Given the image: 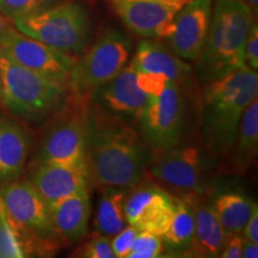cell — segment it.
Masks as SVG:
<instances>
[{"instance_id": "1", "label": "cell", "mask_w": 258, "mask_h": 258, "mask_svg": "<svg viewBox=\"0 0 258 258\" xmlns=\"http://www.w3.org/2000/svg\"><path fill=\"white\" fill-rule=\"evenodd\" d=\"M153 151L138 124L88 106L86 166L101 188L131 189L146 177Z\"/></svg>"}, {"instance_id": "2", "label": "cell", "mask_w": 258, "mask_h": 258, "mask_svg": "<svg viewBox=\"0 0 258 258\" xmlns=\"http://www.w3.org/2000/svg\"><path fill=\"white\" fill-rule=\"evenodd\" d=\"M257 96L258 73L246 67L203 85L201 134L209 152L228 156L241 116Z\"/></svg>"}, {"instance_id": "3", "label": "cell", "mask_w": 258, "mask_h": 258, "mask_svg": "<svg viewBox=\"0 0 258 258\" xmlns=\"http://www.w3.org/2000/svg\"><path fill=\"white\" fill-rule=\"evenodd\" d=\"M257 16L240 0H215L205 44L195 61L201 85L244 67V44Z\"/></svg>"}, {"instance_id": "4", "label": "cell", "mask_w": 258, "mask_h": 258, "mask_svg": "<svg viewBox=\"0 0 258 258\" xmlns=\"http://www.w3.org/2000/svg\"><path fill=\"white\" fill-rule=\"evenodd\" d=\"M3 104L16 117L47 121L70 95L69 84L25 69L0 49Z\"/></svg>"}, {"instance_id": "5", "label": "cell", "mask_w": 258, "mask_h": 258, "mask_svg": "<svg viewBox=\"0 0 258 258\" xmlns=\"http://www.w3.org/2000/svg\"><path fill=\"white\" fill-rule=\"evenodd\" d=\"M3 185L0 200L17 231L24 257L54 254L61 240L51 221L49 205L28 179Z\"/></svg>"}, {"instance_id": "6", "label": "cell", "mask_w": 258, "mask_h": 258, "mask_svg": "<svg viewBox=\"0 0 258 258\" xmlns=\"http://www.w3.org/2000/svg\"><path fill=\"white\" fill-rule=\"evenodd\" d=\"M19 32L72 56H80L91 41L92 24L85 5L76 0L12 21Z\"/></svg>"}, {"instance_id": "7", "label": "cell", "mask_w": 258, "mask_h": 258, "mask_svg": "<svg viewBox=\"0 0 258 258\" xmlns=\"http://www.w3.org/2000/svg\"><path fill=\"white\" fill-rule=\"evenodd\" d=\"M89 99L70 92L59 110L47 120L35 164L86 163Z\"/></svg>"}, {"instance_id": "8", "label": "cell", "mask_w": 258, "mask_h": 258, "mask_svg": "<svg viewBox=\"0 0 258 258\" xmlns=\"http://www.w3.org/2000/svg\"><path fill=\"white\" fill-rule=\"evenodd\" d=\"M133 41L123 31L109 28L78 56L69 77V89L88 98L98 86L110 80L129 62Z\"/></svg>"}, {"instance_id": "9", "label": "cell", "mask_w": 258, "mask_h": 258, "mask_svg": "<svg viewBox=\"0 0 258 258\" xmlns=\"http://www.w3.org/2000/svg\"><path fill=\"white\" fill-rule=\"evenodd\" d=\"M148 171L154 182L175 196L207 194V159L195 145L178 144L153 154Z\"/></svg>"}, {"instance_id": "10", "label": "cell", "mask_w": 258, "mask_h": 258, "mask_svg": "<svg viewBox=\"0 0 258 258\" xmlns=\"http://www.w3.org/2000/svg\"><path fill=\"white\" fill-rule=\"evenodd\" d=\"M184 117L185 99L180 86L169 82L156 95L148 96L138 125L153 154L180 144Z\"/></svg>"}, {"instance_id": "11", "label": "cell", "mask_w": 258, "mask_h": 258, "mask_svg": "<svg viewBox=\"0 0 258 258\" xmlns=\"http://www.w3.org/2000/svg\"><path fill=\"white\" fill-rule=\"evenodd\" d=\"M175 207V195L145 177L128 190L124 205L125 220L139 231L161 237L172 222Z\"/></svg>"}, {"instance_id": "12", "label": "cell", "mask_w": 258, "mask_h": 258, "mask_svg": "<svg viewBox=\"0 0 258 258\" xmlns=\"http://www.w3.org/2000/svg\"><path fill=\"white\" fill-rule=\"evenodd\" d=\"M190 0H108L128 30L143 38L164 40L176 15Z\"/></svg>"}, {"instance_id": "13", "label": "cell", "mask_w": 258, "mask_h": 258, "mask_svg": "<svg viewBox=\"0 0 258 258\" xmlns=\"http://www.w3.org/2000/svg\"><path fill=\"white\" fill-rule=\"evenodd\" d=\"M6 55L34 72L48 78L66 82L78 56H72L47 46L14 29L0 48Z\"/></svg>"}, {"instance_id": "14", "label": "cell", "mask_w": 258, "mask_h": 258, "mask_svg": "<svg viewBox=\"0 0 258 258\" xmlns=\"http://www.w3.org/2000/svg\"><path fill=\"white\" fill-rule=\"evenodd\" d=\"M148 95L139 88L137 71L125 64L114 78L98 86L89 97V104L121 120L138 124Z\"/></svg>"}, {"instance_id": "15", "label": "cell", "mask_w": 258, "mask_h": 258, "mask_svg": "<svg viewBox=\"0 0 258 258\" xmlns=\"http://www.w3.org/2000/svg\"><path fill=\"white\" fill-rule=\"evenodd\" d=\"M213 3L214 0H190L176 15L164 40L180 59L195 62L199 57L211 24Z\"/></svg>"}, {"instance_id": "16", "label": "cell", "mask_w": 258, "mask_h": 258, "mask_svg": "<svg viewBox=\"0 0 258 258\" xmlns=\"http://www.w3.org/2000/svg\"><path fill=\"white\" fill-rule=\"evenodd\" d=\"M28 180L51 206L80 190L88 189L90 177L86 163H40L32 167Z\"/></svg>"}, {"instance_id": "17", "label": "cell", "mask_w": 258, "mask_h": 258, "mask_svg": "<svg viewBox=\"0 0 258 258\" xmlns=\"http://www.w3.org/2000/svg\"><path fill=\"white\" fill-rule=\"evenodd\" d=\"M131 64L137 72L161 74L182 89L194 77L191 64L177 56L165 43L153 38H144L138 44Z\"/></svg>"}, {"instance_id": "18", "label": "cell", "mask_w": 258, "mask_h": 258, "mask_svg": "<svg viewBox=\"0 0 258 258\" xmlns=\"http://www.w3.org/2000/svg\"><path fill=\"white\" fill-rule=\"evenodd\" d=\"M30 150L28 129L18 121L0 116V184L19 179Z\"/></svg>"}, {"instance_id": "19", "label": "cell", "mask_w": 258, "mask_h": 258, "mask_svg": "<svg viewBox=\"0 0 258 258\" xmlns=\"http://www.w3.org/2000/svg\"><path fill=\"white\" fill-rule=\"evenodd\" d=\"M51 221L61 243H79L88 233L90 221L89 189H83L49 206Z\"/></svg>"}, {"instance_id": "20", "label": "cell", "mask_w": 258, "mask_h": 258, "mask_svg": "<svg viewBox=\"0 0 258 258\" xmlns=\"http://www.w3.org/2000/svg\"><path fill=\"white\" fill-rule=\"evenodd\" d=\"M258 153V99L244 111L230 153L231 169L237 175H245L257 159Z\"/></svg>"}, {"instance_id": "21", "label": "cell", "mask_w": 258, "mask_h": 258, "mask_svg": "<svg viewBox=\"0 0 258 258\" xmlns=\"http://www.w3.org/2000/svg\"><path fill=\"white\" fill-rule=\"evenodd\" d=\"M211 205L227 238L241 233L257 207L252 199L239 191L218 194L211 201Z\"/></svg>"}, {"instance_id": "22", "label": "cell", "mask_w": 258, "mask_h": 258, "mask_svg": "<svg viewBox=\"0 0 258 258\" xmlns=\"http://www.w3.org/2000/svg\"><path fill=\"white\" fill-rule=\"evenodd\" d=\"M128 190L117 186L102 188V196L95 218L96 232L111 238L128 225L124 215Z\"/></svg>"}, {"instance_id": "23", "label": "cell", "mask_w": 258, "mask_h": 258, "mask_svg": "<svg viewBox=\"0 0 258 258\" xmlns=\"http://www.w3.org/2000/svg\"><path fill=\"white\" fill-rule=\"evenodd\" d=\"M176 198V207L169 230L161 235L164 247L172 253L185 256L195 240V217L189 203L184 199Z\"/></svg>"}, {"instance_id": "24", "label": "cell", "mask_w": 258, "mask_h": 258, "mask_svg": "<svg viewBox=\"0 0 258 258\" xmlns=\"http://www.w3.org/2000/svg\"><path fill=\"white\" fill-rule=\"evenodd\" d=\"M0 257H24L23 247H22L18 233L10 220L2 200H0Z\"/></svg>"}, {"instance_id": "25", "label": "cell", "mask_w": 258, "mask_h": 258, "mask_svg": "<svg viewBox=\"0 0 258 258\" xmlns=\"http://www.w3.org/2000/svg\"><path fill=\"white\" fill-rule=\"evenodd\" d=\"M62 0H0V12L11 21L37 14Z\"/></svg>"}, {"instance_id": "26", "label": "cell", "mask_w": 258, "mask_h": 258, "mask_svg": "<svg viewBox=\"0 0 258 258\" xmlns=\"http://www.w3.org/2000/svg\"><path fill=\"white\" fill-rule=\"evenodd\" d=\"M165 247L161 237L150 232L140 231L135 238L127 258H156L160 257Z\"/></svg>"}, {"instance_id": "27", "label": "cell", "mask_w": 258, "mask_h": 258, "mask_svg": "<svg viewBox=\"0 0 258 258\" xmlns=\"http://www.w3.org/2000/svg\"><path fill=\"white\" fill-rule=\"evenodd\" d=\"M73 257L83 258H115L111 247L110 237L95 232L85 244L80 245L79 249L74 251Z\"/></svg>"}, {"instance_id": "28", "label": "cell", "mask_w": 258, "mask_h": 258, "mask_svg": "<svg viewBox=\"0 0 258 258\" xmlns=\"http://www.w3.org/2000/svg\"><path fill=\"white\" fill-rule=\"evenodd\" d=\"M139 232L140 231H139L137 227H134V226L132 225H127L123 230H121L117 234L112 235L110 240L115 257L127 258L129 251L132 249V245H133Z\"/></svg>"}, {"instance_id": "29", "label": "cell", "mask_w": 258, "mask_h": 258, "mask_svg": "<svg viewBox=\"0 0 258 258\" xmlns=\"http://www.w3.org/2000/svg\"><path fill=\"white\" fill-rule=\"evenodd\" d=\"M244 67L257 72L258 71V24L257 19L251 25L244 44Z\"/></svg>"}, {"instance_id": "30", "label": "cell", "mask_w": 258, "mask_h": 258, "mask_svg": "<svg viewBox=\"0 0 258 258\" xmlns=\"http://www.w3.org/2000/svg\"><path fill=\"white\" fill-rule=\"evenodd\" d=\"M169 82L170 80L161 74L137 72V83L139 88L146 92L148 96L156 95Z\"/></svg>"}, {"instance_id": "31", "label": "cell", "mask_w": 258, "mask_h": 258, "mask_svg": "<svg viewBox=\"0 0 258 258\" xmlns=\"http://www.w3.org/2000/svg\"><path fill=\"white\" fill-rule=\"evenodd\" d=\"M219 257L221 258H243L241 257V235L235 234L228 237Z\"/></svg>"}, {"instance_id": "32", "label": "cell", "mask_w": 258, "mask_h": 258, "mask_svg": "<svg viewBox=\"0 0 258 258\" xmlns=\"http://www.w3.org/2000/svg\"><path fill=\"white\" fill-rule=\"evenodd\" d=\"M240 235L245 239L253 241V243H258V207L254 208L246 225H245L243 231H241Z\"/></svg>"}, {"instance_id": "33", "label": "cell", "mask_w": 258, "mask_h": 258, "mask_svg": "<svg viewBox=\"0 0 258 258\" xmlns=\"http://www.w3.org/2000/svg\"><path fill=\"white\" fill-rule=\"evenodd\" d=\"M241 257L257 258L258 257V243L245 239L241 237Z\"/></svg>"}, {"instance_id": "34", "label": "cell", "mask_w": 258, "mask_h": 258, "mask_svg": "<svg viewBox=\"0 0 258 258\" xmlns=\"http://www.w3.org/2000/svg\"><path fill=\"white\" fill-rule=\"evenodd\" d=\"M15 29V25L12 23L11 19H9L0 12V48L6 36Z\"/></svg>"}, {"instance_id": "35", "label": "cell", "mask_w": 258, "mask_h": 258, "mask_svg": "<svg viewBox=\"0 0 258 258\" xmlns=\"http://www.w3.org/2000/svg\"><path fill=\"white\" fill-rule=\"evenodd\" d=\"M240 2H243L245 5L249 6V8L253 11V14L257 16V14H258V0H240Z\"/></svg>"}, {"instance_id": "36", "label": "cell", "mask_w": 258, "mask_h": 258, "mask_svg": "<svg viewBox=\"0 0 258 258\" xmlns=\"http://www.w3.org/2000/svg\"><path fill=\"white\" fill-rule=\"evenodd\" d=\"M0 104H3V88H2V79H0Z\"/></svg>"}]
</instances>
